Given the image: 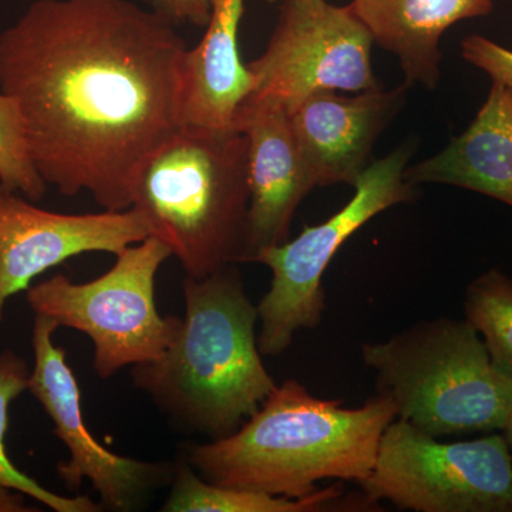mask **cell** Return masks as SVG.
<instances>
[{"label":"cell","mask_w":512,"mask_h":512,"mask_svg":"<svg viewBox=\"0 0 512 512\" xmlns=\"http://www.w3.org/2000/svg\"><path fill=\"white\" fill-rule=\"evenodd\" d=\"M343 487L339 484L316 490L302 498L276 497L241 488L208 483L187 463L174 468L171 493L163 512H311L339 505Z\"/></svg>","instance_id":"17"},{"label":"cell","mask_w":512,"mask_h":512,"mask_svg":"<svg viewBox=\"0 0 512 512\" xmlns=\"http://www.w3.org/2000/svg\"><path fill=\"white\" fill-rule=\"evenodd\" d=\"M171 254L160 239L148 237L116 255L106 274L74 284L57 274L28 289L36 315L72 328L92 339L94 370L109 379L126 366L154 362L173 343L181 320L161 316L156 305V278Z\"/></svg>","instance_id":"6"},{"label":"cell","mask_w":512,"mask_h":512,"mask_svg":"<svg viewBox=\"0 0 512 512\" xmlns=\"http://www.w3.org/2000/svg\"><path fill=\"white\" fill-rule=\"evenodd\" d=\"M412 156L413 148L403 146L367 165L342 210L322 224L305 225L293 241L255 255L252 262L272 272L271 286L256 305L262 356L282 355L299 330L318 328L326 309L323 275L342 245L376 215L416 198V185L404 178Z\"/></svg>","instance_id":"7"},{"label":"cell","mask_w":512,"mask_h":512,"mask_svg":"<svg viewBox=\"0 0 512 512\" xmlns=\"http://www.w3.org/2000/svg\"><path fill=\"white\" fill-rule=\"evenodd\" d=\"M185 50L174 23L133 0H35L0 33V90L43 181L133 207L144 161L181 126Z\"/></svg>","instance_id":"1"},{"label":"cell","mask_w":512,"mask_h":512,"mask_svg":"<svg viewBox=\"0 0 512 512\" xmlns=\"http://www.w3.org/2000/svg\"><path fill=\"white\" fill-rule=\"evenodd\" d=\"M150 237L136 208L59 214L37 208L0 185V323L6 302L47 269L87 252L117 255Z\"/></svg>","instance_id":"11"},{"label":"cell","mask_w":512,"mask_h":512,"mask_svg":"<svg viewBox=\"0 0 512 512\" xmlns=\"http://www.w3.org/2000/svg\"><path fill=\"white\" fill-rule=\"evenodd\" d=\"M461 55L493 79L512 90V50L484 36H468L461 43Z\"/></svg>","instance_id":"21"},{"label":"cell","mask_w":512,"mask_h":512,"mask_svg":"<svg viewBox=\"0 0 512 512\" xmlns=\"http://www.w3.org/2000/svg\"><path fill=\"white\" fill-rule=\"evenodd\" d=\"M185 316L154 362L133 366V382L181 429L211 440L231 436L276 387L258 346V308L238 265L185 276Z\"/></svg>","instance_id":"3"},{"label":"cell","mask_w":512,"mask_h":512,"mask_svg":"<svg viewBox=\"0 0 512 512\" xmlns=\"http://www.w3.org/2000/svg\"><path fill=\"white\" fill-rule=\"evenodd\" d=\"M349 8L373 42L400 60L407 86L436 89L440 39L464 19L490 15L493 0H352Z\"/></svg>","instance_id":"16"},{"label":"cell","mask_w":512,"mask_h":512,"mask_svg":"<svg viewBox=\"0 0 512 512\" xmlns=\"http://www.w3.org/2000/svg\"><path fill=\"white\" fill-rule=\"evenodd\" d=\"M37 511L29 508L22 493L12 488L0 485V512H30Z\"/></svg>","instance_id":"23"},{"label":"cell","mask_w":512,"mask_h":512,"mask_svg":"<svg viewBox=\"0 0 512 512\" xmlns=\"http://www.w3.org/2000/svg\"><path fill=\"white\" fill-rule=\"evenodd\" d=\"M410 184H447L512 207V90L493 82L463 134L437 156L406 168Z\"/></svg>","instance_id":"15"},{"label":"cell","mask_w":512,"mask_h":512,"mask_svg":"<svg viewBox=\"0 0 512 512\" xmlns=\"http://www.w3.org/2000/svg\"><path fill=\"white\" fill-rule=\"evenodd\" d=\"M29 375L28 365L22 357L13 353L12 350L0 353V485L28 495L56 512L100 511L101 505L94 503L92 498L86 495L64 497V495L53 493L33 478L26 476L10 461L5 447L10 404L28 390Z\"/></svg>","instance_id":"18"},{"label":"cell","mask_w":512,"mask_h":512,"mask_svg":"<svg viewBox=\"0 0 512 512\" xmlns=\"http://www.w3.org/2000/svg\"><path fill=\"white\" fill-rule=\"evenodd\" d=\"M394 419L396 406L383 394L346 409L289 379L235 433L190 446L185 461L208 483L302 498L329 478L366 480Z\"/></svg>","instance_id":"2"},{"label":"cell","mask_w":512,"mask_h":512,"mask_svg":"<svg viewBox=\"0 0 512 512\" xmlns=\"http://www.w3.org/2000/svg\"><path fill=\"white\" fill-rule=\"evenodd\" d=\"M0 185L40 201L47 184L30 157L25 123L18 103L0 90Z\"/></svg>","instance_id":"20"},{"label":"cell","mask_w":512,"mask_h":512,"mask_svg":"<svg viewBox=\"0 0 512 512\" xmlns=\"http://www.w3.org/2000/svg\"><path fill=\"white\" fill-rule=\"evenodd\" d=\"M360 352L397 419L436 439L505 429L512 377L494 365L467 319L421 320L386 342L365 343Z\"/></svg>","instance_id":"5"},{"label":"cell","mask_w":512,"mask_h":512,"mask_svg":"<svg viewBox=\"0 0 512 512\" xmlns=\"http://www.w3.org/2000/svg\"><path fill=\"white\" fill-rule=\"evenodd\" d=\"M372 45V35L349 5L281 3L265 52L247 64L252 79L247 99L276 101L291 113L315 93L379 89Z\"/></svg>","instance_id":"9"},{"label":"cell","mask_w":512,"mask_h":512,"mask_svg":"<svg viewBox=\"0 0 512 512\" xmlns=\"http://www.w3.org/2000/svg\"><path fill=\"white\" fill-rule=\"evenodd\" d=\"M245 0H210L204 37L185 50L181 62V124L234 128L252 79L239 53V26Z\"/></svg>","instance_id":"14"},{"label":"cell","mask_w":512,"mask_h":512,"mask_svg":"<svg viewBox=\"0 0 512 512\" xmlns=\"http://www.w3.org/2000/svg\"><path fill=\"white\" fill-rule=\"evenodd\" d=\"M57 328L55 320L36 315L32 332L35 366L28 390L49 414L56 436L69 450V460L57 466L59 476L70 490L89 480L103 507L134 510L174 468L119 456L94 439L84 423L82 393L67 365L66 350L53 342Z\"/></svg>","instance_id":"10"},{"label":"cell","mask_w":512,"mask_h":512,"mask_svg":"<svg viewBox=\"0 0 512 512\" xmlns=\"http://www.w3.org/2000/svg\"><path fill=\"white\" fill-rule=\"evenodd\" d=\"M466 319L483 338L494 365L512 377V279L500 269L478 276L466 291Z\"/></svg>","instance_id":"19"},{"label":"cell","mask_w":512,"mask_h":512,"mask_svg":"<svg viewBox=\"0 0 512 512\" xmlns=\"http://www.w3.org/2000/svg\"><path fill=\"white\" fill-rule=\"evenodd\" d=\"M158 15L170 20L174 25L205 28L210 19V0H143Z\"/></svg>","instance_id":"22"},{"label":"cell","mask_w":512,"mask_h":512,"mask_svg":"<svg viewBox=\"0 0 512 512\" xmlns=\"http://www.w3.org/2000/svg\"><path fill=\"white\" fill-rule=\"evenodd\" d=\"M268 2H271V3H285V2H289V0H268Z\"/></svg>","instance_id":"25"},{"label":"cell","mask_w":512,"mask_h":512,"mask_svg":"<svg viewBox=\"0 0 512 512\" xmlns=\"http://www.w3.org/2000/svg\"><path fill=\"white\" fill-rule=\"evenodd\" d=\"M503 431H504L505 440H507L508 447H510L511 454H512V407H511L510 416H508L507 424H505V429Z\"/></svg>","instance_id":"24"},{"label":"cell","mask_w":512,"mask_h":512,"mask_svg":"<svg viewBox=\"0 0 512 512\" xmlns=\"http://www.w3.org/2000/svg\"><path fill=\"white\" fill-rule=\"evenodd\" d=\"M407 84L340 96L312 94L289 113L303 163L316 187L355 185L365 171L377 138L399 114Z\"/></svg>","instance_id":"13"},{"label":"cell","mask_w":512,"mask_h":512,"mask_svg":"<svg viewBox=\"0 0 512 512\" xmlns=\"http://www.w3.org/2000/svg\"><path fill=\"white\" fill-rule=\"evenodd\" d=\"M234 128L248 140L251 201L245 264L254 261L262 249L289 241L296 210L316 185L303 163L289 111L282 104L245 99Z\"/></svg>","instance_id":"12"},{"label":"cell","mask_w":512,"mask_h":512,"mask_svg":"<svg viewBox=\"0 0 512 512\" xmlns=\"http://www.w3.org/2000/svg\"><path fill=\"white\" fill-rule=\"evenodd\" d=\"M249 201L245 134L181 124L144 161L133 208L200 279L244 264Z\"/></svg>","instance_id":"4"},{"label":"cell","mask_w":512,"mask_h":512,"mask_svg":"<svg viewBox=\"0 0 512 512\" xmlns=\"http://www.w3.org/2000/svg\"><path fill=\"white\" fill-rule=\"evenodd\" d=\"M369 504L416 512H512V454L504 434L440 441L394 419L360 481Z\"/></svg>","instance_id":"8"}]
</instances>
